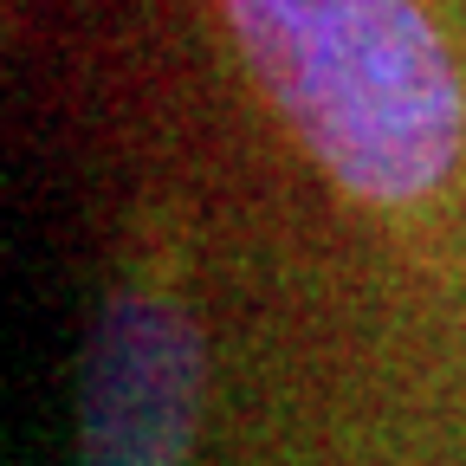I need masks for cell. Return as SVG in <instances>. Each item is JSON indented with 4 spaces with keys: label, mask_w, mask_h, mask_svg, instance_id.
<instances>
[{
    "label": "cell",
    "mask_w": 466,
    "mask_h": 466,
    "mask_svg": "<svg viewBox=\"0 0 466 466\" xmlns=\"http://www.w3.org/2000/svg\"><path fill=\"white\" fill-rule=\"evenodd\" d=\"M259 104L337 201L421 220L466 156V85L421 0H208Z\"/></svg>",
    "instance_id": "obj_1"
},
{
    "label": "cell",
    "mask_w": 466,
    "mask_h": 466,
    "mask_svg": "<svg viewBox=\"0 0 466 466\" xmlns=\"http://www.w3.org/2000/svg\"><path fill=\"white\" fill-rule=\"evenodd\" d=\"M208 389L188 220L143 208L97 299L78 389V466H188Z\"/></svg>",
    "instance_id": "obj_2"
}]
</instances>
